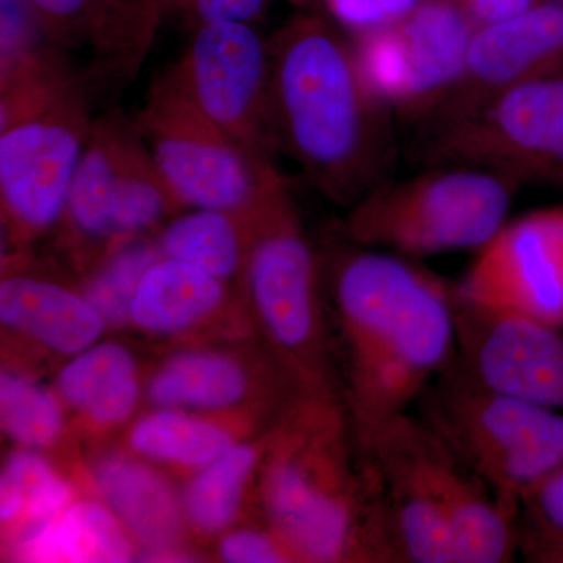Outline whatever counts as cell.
I'll return each mask as SVG.
<instances>
[{"mask_svg":"<svg viewBox=\"0 0 563 563\" xmlns=\"http://www.w3.org/2000/svg\"><path fill=\"white\" fill-rule=\"evenodd\" d=\"M429 128V152L439 161L492 169L520 184L563 185V74Z\"/></svg>","mask_w":563,"mask_h":563,"instance_id":"11","label":"cell"},{"mask_svg":"<svg viewBox=\"0 0 563 563\" xmlns=\"http://www.w3.org/2000/svg\"><path fill=\"white\" fill-rule=\"evenodd\" d=\"M157 258L152 247L131 243L103 262L85 295L102 314L107 325L122 328L131 324V306L136 287L147 266Z\"/></svg>","mask_w":563,"mask_h":563,"instance_id":"28","label":"cell"},{"mask_svg":"<svg viewBox=\"0 0 563 563\" xmlns=\"http://www.w3.org/2000/svg\"><path fill=\"white\" fill-rule=\"evenodd\" d=\"M344 410L303 395L282 417L263 468L269 528L298 562L401 563L372 455L361 433L352 450Z\"/></svg>","mask_w":563,"mask_h":563,"instance_id":"3","label":"cell"},{"mask_svg":"<svg viewBox=\"0 0 563 563\" xmlns=\"http://www.w3.org/2000/svg\"><path fill=\"white\" fill-rule=\"evenodd\" d=\"M221 561L229 563L298 562L290 548L273 531L239 529L225 533L220 542Z\"/></svg>","mask_w":563,"mask_h":563,"instance_id":"30","label":"cell"},{"mask_svg":"<svg viewBox=\"0 0 563 563\" xmlns=\"http://www.w3.org/2000/svg\"><path fill=\"white\" fill-rule=\"evenodd\" d=\"M261 451L235 443L220 457L195 470L181 493L185 521L196 531L213 536L231 526L242 507L244 488L254 476Z\"/></svg>","mask_w":563,"mask_h":563,"instance_id":"25","label":"cell"},{"mask_svg":"<svg viewBox=\"0 0 563 563\" xmlns=\"http://www.w3.org/2000/svg\"><path fill=\"white\" fill-rule=\"evenodd\" d=\"M520 504L521 520L563 533V465L537 481Z\"/></svg>","mask_w":563,"mask_h":563,"instance_id":"31","label":"cell"},{"mask_svg":"<svg viewBox=\"0 0 563 563\" xmlns=\"http://www.w3.org/2000/svg\"><path fill=\"white\" fill-rule=\"evenodd\" d=\"M180 207L135 122L92 124L62 218L77 239L102 244L109 258Z\"/></svg>","mask_w":563,"mask_h":563,"instance_id":"10","label":"cell"},{"mask_svg":"<svg viewBox=\"0 0 563 563\" xmlns=\"http://www.w3.org/2000/svg\"><path fill=\"white\" fill-rule=\"evenodd\" d=\"M244 273L277 361L303 395L335 399L325 366L320 268L285 184L258 213Z\"/></svg>","mask_w":563,"mask_h":563,"instance_id":"8","label":"cell"},{"mask_svg":"<svg viewBox=\"0 0 563 563\" xmlns=\"http://www.w3.org/2000/svg\"><path fill=\"white\" fill-rule=\"evenodd\" d=\"M57 393L92 424L120 426L131 418L140 398L135 357L121 343H95L69 357L58 373Z\"/></svg>","mask_w":563,"mask_h":563,"instance_id":"21","label":"cell"},{"mask_svg":"<svg viewBox=\"0 0 563 563\" xmlns=\"http://www.w3.org/2000/svg\"><path fill=\"white\" fill-rule=\"evenodd\" d=\"M269 0H176L174 7L184 11L196 27L213 22H246L261 18Z\"/></svg>","mask_w":563,"mask_h":563,"instance_id":"32","label":"cell"},{"mask_svg":"<svg viewBox=\"0 0 563 563\" xmlns=\"http://www.w3.org/2000/svg\"><path fill=\"white\" fill-rule=\"evenodd\" d=\"M476 27L520 16L543 0H455Z\"/></svg>","mask_w":563,"mask_h":563,"instance_id":"35","label":"cell"},{"mask_svg":"<svg viewBox=\"0 0 563 563\" xmlns=\"http://www.w3.org/2000/svg\"><path fill=\"white\" fill-rule=\"evenodd\" d=\"M225 296L224 280L161 255L141 276L132 299L131 324L151 335H180L220 312Z\"/></svg>","mask_w":563,"mask_h":563,"instance_id":"20","label":"cell"},{"mask_svg":"<svg viewBox=\"0 0 563 563\" xmlns=\"http://www.w3.org/2000/svg\"><path fill=\"white\" fill-rule=\"evenodd\" d=\"M62 398L21 373L3 369L0 376V420L5 435L21 448L44 450L65 429Z\"/></svg>","mask_w":563,"mask_h":563,"instance_id":"27","label":"cell"},{"mask_svg":"<svg viewBox=\"0 0 563 563\" xmlns=\"http://www.w3.org/2000/svg\"><path fill=\"white\" fill-rule=\"evenodd\" d=\"M74 501L73 487L38 450L9 454L0 476V520L21 529L57 517Z\"/></svg>","mask_w":563,"mask_h":563,"instance_id":"26","label":"cell"},{"mask_svg":"<svg viewBox=\"0 0 563 563\" xmlns=\"http://www.w3.org/2000/svg\"><path fill=\"white\" fill-rule=\"evenodd\" d=\"M563 74V2L543 0L512 20L474 31L462 76L424 121L472 113L503 92Z\"/></svg>","mask_w":563,"mask_h":563,"instance_id":"16","label":"cell"},{"mask_svg":"<svg viewBox=\"0 0 563 563\" xmlns=\"http://www.w3.org/2000/svg\"><path fill=\"white\" fill-rule=\"evenodd\" d=\"M269 46V128L314 187L354 206L395 154L390 107L377 95L357 49L320 16L303 14Z\"/></svg>","mask_w":563,"mask_h":563,"instance_id":"2","label":"cell"},{"mask_svg":"<svg viewBox=\"0 0 563 563\" xmlns=\"http://www.w3.org/2000/svg\"><path fill=\"white\" fill-rule=\"evenodd\" d=\"M0 114L3 220L31 239L62 221L95 121L81 85L36 55L2 70Z\"/></svg>","mask_w":563,"mask_h":563,"instance_id":"5","label":"cell"},{"mask_svg":"<svg viewBox=\"0 0 563 563\" xmlns=\"http://www.w3.org/2000/svg\"><path fill=\"white\" fill-rule=\"evenodd\" d=\"M52 38L74 41L92 35L102 0H22Z\"/></svg>","mask_w":563,"mask_h":563,"instance_id":"29","label":"cell"},{"mask_svg":"<svg viewBox=\"0 0 563 563\" xmlns=\"http://www.w3.org/2000/svg\"><path fill=\"white\" fill-rule=\"evenodd\" d=\"M262 207L254 211L192 209L181 213L163 229L161 255L231 280L246 266Z\"/></svg>","mask_w":563,"mask_h":563,"instance_id":"23","label":"cell"},{"mask_svg":"<svg viewBox=\"0 0 563 563\" xmlns=\"http://www.w3.org/2000/svg\"><path fill=\"white\" fill-rule=\"evenodd\" d=\"M520 185L476 166L380 181L352 207L347 232L363 247L407 258L479 251L506 224Z\"/></svg>","mask_w":563,"mask_h":563,"instance_id":"7","label":"cell"},{"mask_svg":"<svg viewBox=\"0 0 563 563\" xmlns=\"http://www.w3.org/2000/svg\"><path fill=\"white\" fill-rule=\"evenodd\" d=\"M292 2H296V3H312V2H317V0H292Z\"/></svg>","mask_w":563,"mask_h":563,"instance_id":"37","label":"cell"},{"mask_svg":"<svg viewBox=\"0 0 563 563\" xmlns=\"http://www.w3.org/2000/svg\"><path fill=\"white\" fill-rule=\"evenodd\" d=\"M457 361L481 384L548 409L563 410V328L488 312L455 285Z\"/></svg>","mask_w":563,"mask_h":563,"instance_id":"15","label":"cell"},{"mask_svg":"<svg viewBox=\"0 0 563 563\" xmlns=\"http://www.w3.org/2000/svg\"><path fill=\"white\" fill-rule=\"evenodd\" d=\"M332 302L358 431L409 413L454 361L455 284L393 252H344L332 273Z\"/></svg>","mask_w":563,"mask_h":563,"instance_id":"1","label":"cell"},{"mask_svg":"<svg viewBox=\"0 0 563 563\" xmlns=\"http://www.w3.org/2000/svg\"><path fill=\"white\" fill-rule=\"evenodd\" d=\"M135 124L184 207L254 211L285 184L269 158L244 151L207 120L173 73L155 81Z\"/></svg>","mask_w":563,"mask_h":563,"instance_id":"9","label":"cell"},{"mask_svg":"<svg viewBox=\"0 0 563 563\" xmlns=\"http://www.w3.org/2000/svg\"><path fill=\"white\" fill-rule=\"evenodd\" d=\"M333 16L347 29L362 33L372 32L390 22L380 0H325Z\"/></svg>","mask_w":563,"mask_h":563,"instance_id":"33","label":"cell"},{"mask_svg":"<svg viewBox=\"0 0 563 563\" xmlns=\"http://www.w3.org/2000/svg\"><path fill=\"white\" fill-rule=\"evenodd\" d=\"M146 462L132 455H103L91 466L92 484L101 501L151 558H174L185 521L181 499Z\"/></svg>","mask_w":563,"mask_h":563,"instance_id":"18","label":"cell"},{"mask_svg":"<svg viewBox=\"0 0 563 563\" xmlns=\"http://www.w3.org/2000/svg\"><path fill=\"white\" fill-rule=\"evenodd\" d=\"M269 46L251 24L213 22L196 27L173 74L225 136L255 157L269 158Z\"/></svg>","mask_w":563,"mask_h":563,"instance_id":"13","label":"cell"},{"mask_svg":"<svg viewBox=\"0 0 563 563\" xmlns=\"http://www.w3.org/2000/svg\"><path fill=\"white\" fill-rule=\"evenodd\" d=\"M421 0H380L390 21L401 20L409 14Z\"/></svg>","mask_w":563,"mask_h":563,"instance_id":"36","label":"cell"},{"mask_svg":"<svg viewBox=\"0 0 563 563\" xmlns=\"http://www.w3.org/2000/svg\"><path fill=\"white\" fill-rule=\"evenodd\" d=\"M518 554L533 563H563V533L548 531L520 518Z\"/></svg>","mask_w":563,"mask_h":563,"instance_id":"34","label":"cell"},{"mask_svg":"<svg viewBox=\"0 0 563 563\" xmlns=\"http://www.w3.org/2000/svg\"><path fill=\"white\" fill-rule=\"evenodd\" d=\"M455 285L479 309L563 328V206L507 221Z\"/></svg>","mask_w":563,"mask_h":563,"instance_id":"14","label":"cell"},{"mask_svg":"<svg viewBox=\"0 0 563 563\" xmlns=\"http://www.w3.org/2000/svg\"><path fill=\"white\" fill-rule=\"evenodd\" d=\"M0 321L52 354L66 357L98 343L107 325L87 295L22 273L0 282Z\"/></svg>","mask_w":563,"mask_h":563,"instance_id":"17","label":"cell"},{"mask_svg":"<svg viewBox=\"0 0 563 563\" xmlns=\"http://www.w3.org/2000/svg\"><path fill=\"white\" fill-rule=\"evenodd\" d=\"M174 2H176V0H168L169 9H172V7H174Z\"/></svg>","mask_w":563,"mask_h":563,"instance_id":"38","label":"cell"},{"mask_svg":"<svg viewBox=\"0 0 563 563\" xmlns=\"http://www.w3.org/2000/svg\"><path fill=\"white\" fill-rule=\"evenodd\" d=\"M417 410L474 474L520 510L521 496L563 465V413L481 384L457 355Z\"/></svg>","mask_w":563,"mask_h":563,"instance_id":"6","label":"cell"},{"mask_svg":"<svg viewBox=\"0 0 563 563\" xmlns=\"http://www.w3.org/2000/svg\"><path fill=\"white\" fill-rule=\"evenodd\" d=\"M476 29L455 0H421L401 20L358 35L355 49L388 107L426 120L462 76Z\"/></svg>","mask_w":563,"mask_h":563,"instance_id":"12","label":"cell"},{"mask_svg":"<svg viewBox=\"0 0 563 563\" xmlns=\"http://www.w3.org/2000/svg\"><path fill=\"white\" fill-rule=\"evenodd\" d=\"M229 429L190 410L155 407L129 433V448L147 462L198 470L235 444Z\"/></svg>","mask_w":563,"mask_h":563,"instance_id":"24","label":"cell"},{"mask_svg":"<svg viewBox=\"0 0 563 563\" xmlns=\"http://www.w3.org/2000/svg\"><path fill=\"white\" fill-rule=\"evenodd\" d=\"M358 433L379 477L401 563H455L454 553L476 555L501 542L509 510L418 415Z\"/></svg>","mask_w":563,"mask_h":563,"instance_id":"4","label":"cell"},{"mask_svg":"<svg viewBox=\"0 0 563 563\" xmlns=\"http://www.w3.org/2000/svg\"><path fill=\"white\" fill-rule=\"evenodd\" d=\"M254 391L250 369L221 351H180L158 366L147 385L155 407L222 412L243 404Z\"/></svg>","mask_w":563,"mask_h":563,"instance_id":"22","label":"cell"},{"mask_svg":"<svg viewBox=\"0 0 563 563\" xmlns=\"http://www.w3.org/2000/svg\"><path fill=\"white\" fill-rule=\"evenodd\" d=\"M551 2H563V0H551Z\"/></svg>","mask_w":563,"mask_h":563,"instance_id":"39","label":"cell"},{"mask_svg":"<svg viewBox=\"0 0 563 563\" xmlns=\"http://www.w3.org/2000/svg\"><path fill=\"white\" fill-rule=\"evenodd\" d=\"M10 558L33 563L131 562L135 540L99 499H74L44 523L13 533Z\"/></svg>","mask_w":563,"mask_h":563,"instance_id":"19","label":"cell"}]
</instances>
